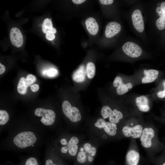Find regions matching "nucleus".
<instances>
[{
	"label": "nucleus",
	"instance_id": "nucleus-1",
	"mask_svg": "<svg viewBox=\"0 0 165 165\" xmlns=\"http://www.w3.org/2000/svg\"><path fill=\"white\" fill-rule=\"evenodd\" d=\"M97 152L96 147L90 143H84L79 147L76 155L77 162L81 164L92 162Z\"/></svg>",
	"mask_w": 165,
	"mask_h": 165
},
{
	"label": "nucleus",
	"instance_id": "nucleus-2",
	"mask_svg": "<svg viewBox=\"0 0 165 165\" xmlns=\"http://www.w3.org/2000/svg\"><path fill=\"white\" fill-rule=\"evenodd\" d=\"M37 138L34 134L31 131H24L20 133L14 138V144L19 148H24L29 147L35 143Z\"/></svg>",
	"mask_w": 165,
	"mask_h": 165
},
{
	"label": "nucleus",
	"instance_id": "nucleus-3",
	"mask_svg": "<svg viewBox=\"0 0 165 165\" xmlns=\"http://www.w3.org/2000/svg\"><path fill=\"white\" fill-rule=\"evenodd\" d=\"M35 114L38 116H42L40 121L45 125L49 126L53 124L55 120V114L53 111L50 109L37 108L35 110Z\"/></svg>",
	"mask_w": 165,
	"mask_h": 165
},
{
	"label": "nucleus",
	"instance_id": "nucleus-4",
	"mask_svg": "<svg viewBox=\"0 0 165 165\" xmlns=\"http://www.w3.org/2000/svg\"><path fill=\"white\" fill-rule=\"evenodd\" d=\"M95 127L104 131L108 135L115 136L117 132V127L116 124L106 121L102 118L97 119L94 123Z\"/></svg>",
	"mask_w": 165,
	"mask_h": 165
},
{
	"label": "nucleus",
	"instance_id": "nucleus-5",
	"mask_svg": "<svg viewBox=\"0 0 165 165\" xmlns=\"http://www.w3.org/2000/svg\"><path fill=\"white\" fill-rule=\"evenodd\" d=\"M122 49L127 55L133 58L139 57L142 53L141 48L138 45L132 42L125 43L122 46Z\"/></svg>",
	"mask_w": 165,
	"mask_h": 165
},
{
	"label": "nucleus",
	"instance_id": "nucleus-6",
	"mask_svg": "<svg viewBox=\"0 0 165 165\" xmlns=\"http://www.w3.org/2000/svg\"><path fill=\"white\" fill-rule=\"evenodd\" d=\"M155 134L154 130L151 127H145L143 129L140 137L142 145L146 148L151 147L152 145V140L154 137Z\"/></svg>",
	"mask_w": 165,
	"mask_h": 165
},
{
	"label": "nucleus",
	"instance_id": "nucleus-7",
	"mask_svg": "<svg viewBox=\"0 0 165 165\" xmlns=\"http://www.w3.org/2000/svg\"><path fill=\"white\" fill-rule=\"evenodd\" d=\"M143 130L142 126L138 124L132 127L125 126L123 128L122 132L126 137L137 138L140 137Z\"/></svg>",
	"mask_w": 165,
	"mask_h": 165
},
{
	"label": "nucleus",
	"instance_id": "nucleus-8",
	"mask_svg": "<svg viewBox=\"0 0 165 165\" xmlns=\"http://www.w3.org/2000/svg\"><path fill=\"white\" fill-rule=\"evenodd\" d=\"M131 17L135 29L140 32H142L144 29V24L141 11L138 9L135 10L132 13Z\"/></svg>",
	"mask_w": 165,
	"mask_h": 165
},
{
	"label": "nucleus",
	"instance_id": "nucleus-9",
	"mask_svg": "<svg viewBox=\"0 0 165 165\" xmlns=\"http://www.w3.org/2000/svg\"><path fill=\"white\" fill-rule=\"evenodd\" d=\"M10 38L12 44L15 46H21L23 42V37L20 30L17 28H12L10 32Z\"/></svg>",
	"mask_w": 165,
	"mask_h": 165
},
{
	"label": "nucleus",
	"instance_id": "nucleus-10",
	"mask_svg": "<svg viewBox=\"0 0 165 165\" xmlns=\"http://www.w3.org/2000/svg\"><path fill=\"white\" fill-rule=\"evenodd\" d=\"M120 24L116 22L112 21L108 23L106 27L105 34L107 38L113 37L121 31Z\"/></svg>",
	"mask_w": 165,
	"mask_h": 165
},
{
	"label": "nucleus",
	"instance_id": "nucleus-11",
	"mask_svg": "<svg viewBox=\"0 0 165 165\" xmlns=\"http://www.w3.org/2000/svg\"><path fill=\"white\" fill-rule=\"evenodd\" d=\"M140 156L138 152L134 150H130L127 153L126 159L128 165H138Z\"/></svg>",
	"mask_w": 165,
	"mask_h": 165
},
{
	"label": "nucleus",
	"instance_id": "nucleus-12",
	"mask_svg": "<svg viewBox=\"0 0 165 165\" xmlns=\"http://www.w3.org/2000/svg\"><path fill=\"white\" fill-rule=\"evenodd\" d=\"M145 76L141 80L143 83H151L154 81L158 77L159 72L155 69L145 70L143 71Z\"/></svg>",
	"mask_w": 165,
	"mask_h": 165
},
{
	"label": "nucleus",
	"instance_id": "nucleus-13",
	"mask_svg": "<svg viewBox=\"0 0 165 165\" xmlns=\"http://www.w3.org/2000/svg\"><path fill=\"white\" fill-rule=\"evenodd\" d=\"M85 24L87 29L90 35H96L98 30L99 26L94 18H88L86 20Z\"/></svg>",
	"mask_w": 165,
	"mask_h": 165
},
{
	"label": "nucleus",
	"instance_id": "nucleus-14",
	"mask_svg": "<svg viewBox=\"0 0 165 165\" xmlns=\"http://www.w3.org/2000/svg\"><path fill=\"white\" fill-rule=\"evenodd\" d=\"M135 101L138 108L141 111L147 112L149 110L148 100L146 97L141 96L138 97Z\"/></svg>",
	"mask_w": 165,
	"mask_h": 165
},
{
	"label": "nucleus",
	"instance_id": "nucleus-15",
	"mask_svg": "<svg viewBox=\"0 0 165 165\" xmlns=\"http://www.w3.org/2000/svg\"><path fill=\"white\" fill-rule=\"evenodd\" d=\"M86 72L84 65H81L73 73L72 79L74 81L78 82H83L85 79Z\"/></svg>",
	"mask_w": 165,
	"mask_h": 165
},
{
	"label": "nucleus",
	"instance_id": "nucleus-16",
	"mask_svg": "<svg viewBox=\"0 0 165 165\" xmlns=\"http://www.w3.org/2000/svg\"><path fill=\"white\" fill-rule=\"evenodd\" d=\"M42 30L43 32L45 34L48 32L55 34L57 32L56 29L53 27L51 20L48 18H46L44 20L42 25Z\"/></svg>",
	"mask_w": 165,
	"mask_h": 165
},
{
	"label": "nucleus",
	"instance_id": "nucleus-17",
	"mask_svg": "<svg viewBox=\"0 0 165 165\" xmlns=\"http://www.w3.org/2000/svg\"><path fill=\"white\" fill-rule=\"evenodd\" d=\"M82 116L80 111L77 107L72 106L69 119L72 122L74 123L80 121Z\"/></svg>",
	"mask_w": 165,
	"mask_h": 165
},
{
	"label": "nucleus",
	"instance_id": "nucleus-18",
	"mask_svg": "<svg viewBox=\"0 0 165 165\" xmlns=\"http://www.w3.org/2000/svg\"><path fill=\"white\" fill-rule=\"evenodd\" d=\"M122 113L117 109H115L112 111L108 118L109 122L116 124L118 123L120 120L122 119Z\"/></svg>",
	"mask_w": 165,
	"mask_h": 165
},
{
	"label": "nucleus",
	"instance_id": "nucleus-19",
	"mask_svg": "<svg viewBox=\"0 0 165 165\" xmlns=\"http://www.w3.org/2000/svg\"><path fill=\"white\" fill-rule=\"evenodd\" d=\"M28 87L26 83V78L22 77L20 78L18 84V92L21 94H24L26 93Z\"/></svg>",
	"mask_w": 165,
	"mask_h": 165
},
{
	"label": "nucleus",
	"instance_id": "nucleus-20",
	"mask_svg": "<svg viewBox=\"0 0 165 165\" xmlns=\"http://www.w3.org/2000/svg\"><path fill=\"white\" fill-rule=\"evenodd\" d=\"M86 72L89 79H92L94 77L95 73V66L93 63L89 62L87 64Z\"/></svg>",
	"mask_w": 165,
	"mask_h": 165
},
{
	"label": "nucleus",
	"instance_id": "nucleus-21",
	"mask_svg": "<svg viewBox=\"0 0 165 165\" xmlns=\"http://www.w3.org/2000/svg\"><path fill=\"white\" fill-rule=\"evenodd\" d=\"M72 106L70 103L67 101H64L62 103V108L63 112L66 116L69 118Z\"/></svg>",
	"mask_w": 165,
	"mask_h": 165
},
{
	"label": "nucleus",
	"instance_id": "nucleus-22",
	"mask_svg": "<svg viewBox=\"0 0 165 165\" xmlns=\"http://www.w3.org/2000/svg\"><path fill=\"white\" fill-rule=\"evenodd\" d=\"M112 111L108 106H103L101 110V114L103 118L105 119L108 118Z\"/></svg>",
	"mask_w": 165,
	"mask_h": 165
},
{
	"label": "nucleus",
	"instance_id": "nucleus-23",
	"mask_svg": "<svg viewBox=\"0 0 165 165\" xmlns=\"http://www.w3.org/2000/svg\"><path fill=\"white\" fill-rule=\"evenodd\" d=\"M9 116L8 112L4 110H0V124L4 125L9 121Z\"/></svg>",
	"mask_w": 165,
	"mask_h": 165
},
{
	"label": "nucleus",
	"instance_id": "nucleus-24",
	"mask_svg": "<svg viewBox=\"0 0 165 165\" xmlns=\"http://www.w3.org/2000/svg\"><path fill=\"white\" fill-rule=\"evenodd\" d=\"M157 28L160 30H163L165 28V17H160L156 21Z\"/></svg>",
	"mask_w": 165,
	"mask_h": 165
},
{
	"label": "nucleus",
	"instance_id": "nucleus-25",
	"mask_svg": "<svg viewBox=\"0 0 165 165\" xmlns=\"http://www.w3.org/2000/svg\"><path fill=\"white\" fill-rule=\"evenodd\" d=\"M129 90V89L127 86L126 84H123L117 87L116 92L118 94L121 95L127 93Z\"/></svg>",
	"mask_w": 165,
	"mask_h": 165
},
{
	"label": "nucleus",
	"instance_id": "nucleus-26",
	"mask_svg": "<svg viewBox=\"0 0 165 165\" xmlns=\"http://www.w3.org/2000/svg\"><path fill=\"white\" fill-rule=\"evenodd\" d=\"M36 80V77L31 74H28L26 78L27 85L28 86L33 83Z\"/></svg>",
	"mask_w": 165,
	"mask_h": 165
},
{
	"label": "nucleus",
	"instance_id": "nucleus-27",
	"mask_svg": "<svg viewBox=\"0 0 165 165\" xmlns=\"http://www.w3.org/2000/svg\"><path fill=\"white\" fill-rule=\"evenodd\" d=\"M58 73L57 70L55 68H51L46 71V74L49 77H53L56 76Z\"/></svg>",
	"mask_w": 165,
	"mask_h": 165
},
{
	"label": "nucleus",
	"instance_id": "nucleus-28",
	"mask_svg": "<svg viewBox=\"0 0 165 165\" xmlns=\"http://www.w3.org/2000/svg\"><path fill=\"white\" fill-rule=\"evenodd\" d=\"M24 165H38V164L36 159L31 157L27 160Z\"/></svg>",
	"mask_w": 165,
	"mask_h": 165
},
{
	"label": "nucleus",
	"instance_id": "nucleus-29",
	"mask_svg": "<svg viewBox=\"0 0 165 165\" xmlns=\"http://www.w3.org/2000/svg\"><path fill=\"white\" fill-rule=\"evenodd\" d=\"M123 84L122 79L119 76L116 77L113 82V85L115 87H118Z\"/></svg>",
	"mask_w": 165,
	"mask_h": 165
},
{
	"label": "nucleus",
	"instance_id": "nucleus-30",
	"mask_svg": "<svg viewBox=\"0 0 165 165\" xmlns=\"http://www.w3.org/2000/svg\"><path fill=\"white\" fill-rule=\"evenodd\" d=\"M164 89L163 90L159 91L157 94V97L160 98L165 97V80L163 82Z\"/></svg>",
	"mask_w": 165,
	"mask_h": 165
},
{
	"label": "nucleus",
	"instance_id": "nucleus-31",
	"mask_svg": "<svg viewBox=\"0 0 165 165\" xmlns=\"http://www.w3.org/2000/svg\"><path fill=\"white\" fill-rule=\"evenodd\" d=\"M46 38L49 41L53 40L55 37L54 34L51 32H48L46 34Z\"/></svg>",
	"mask_w": 165,
	"mask_h": 165
},
{
	"label": "nucleus",
	"instance_id": "nucleus-32",
	"mask_svg": "<svg viewBox=\"0 0 165 165\" xmlns=\"http://www.w3.org/2000/svg\"><path fill=\"white\" fill-rule=\"evenodd\" d=\"M156 11L157 13L160 17H165V13L163 12L160 7H157L156 9Z\"/></svg>",
	"mask_w": 165,
	"mask_h": 165
},
{
	"label": "nucleus",
	"instance_id": "nucleus-33",
	"mask_svg": "<svg viewBox=\"0 0 165 165\" xmlns=\"http://www.w3.org/2000/svg\"><path fill=\"white\" fill-rule=\"evenodd\" d=\"M99 2L103 5H108L112 4L114 1L113 0H100Z\"/></svg>",
	"mask_w": 165,
	"mask_h": 165
},
{
	"label": "nucleus",
	"instance_id": "nucleus-34",
	"mask_svg": "<svg viewBox=\"0 0 165 165\" xmlns=\"http://www.w3.org/2000/svg\"><path fill=\"white\" fill-rule=\"evenodd\" d=\"M31 89L33 92H36L39 89V86L37 84H34L31 86Z\"/></svg>",
	"mask_w": 165,
	"mask_h": 165
},
{
	"label": "nucleus",
	"instance_id": "nucleus-35",
	"mask_svg": "<svg viewBox=\"0 0 165 165\" xmlns=\"http://www.w3.org/2000/svg\"><path fill=\"white\" fill-rule=\"evenodd\" d=\"M61 144L64 146H66L68 143V141L65 138H63L60 140Z\"/></svg>",
	"mask_w": 165,
	"mask_h": 165
},
{
	"label": "nucleus",
	"instance_id": "nucleus-36",
	"mask_svg": "<svg viewBox=\"0 0 165 165\" xmlns=\"http://www.w3.org/2000/svg\"><path fill=\"white\" fill-rule=\"evenodd\" d=\"M5 67L1 63H0V74L3 73L5 71Z\"/></svg>",
	"mask_w": 165,
	"mask_h": 165
},
{
	"label": "nucleus",
	"instance_id": "nucleus-37",
	"mask_svg": "<svg viewBox=\"0 0 165 165\" xmlns=\"http://www.w3.org/2000/svg\"><path fill=\"white\" fill-rule=\"evenodd\" d=\"M45 165H58L54 164L53 161L50 159L47 160L45 162Z\"/></svg>",
	"mask_w": 165,
	"mask_h": 165
},
{
	"label": "nucleus",
	"instance_id": "nucleus-38",
	"mask_svg": "<svg viewBox=\"0 0 165 165\" xmlns=\"http://www.w3.org/2000/svg\"><path fill=\"white\" fill-rule=\"evenodd\" d=\"M86 0H72V2L75 4H81L84 2Z\"/></svg>",
	"mask_w": 165,
	"mask_h": 165
},
{
	"label": "nucleus",
	"instance_id": "nucleus-39",
	"mask_svg": "<svg viewBox=\"0 0 165 165\" xmlns=\"http://www.w3.org/2000/svg\"><path fill=\"white\" fill-rule=\"evenodd\" d=\"M160 7L163 12L165 13V2H163L161 4Z\"/></svg>",
	"mask_w": 165,
	"mask_h": 165
},
{
	"label": "nucleus",
	"instance_id": "nucleus-40",
	"mask_svg": "<svg viewBox=\"0 0 165 165\" xmlns=\"http://www.w3.org/2000/svg\"><path fill=\"white\" fill-rule=\"evenodd\" d=\"M126 85L129 89H131L133 87V85L130 82L127 83Z\"/></svg>",
	"mask_w": 165,
	"mask_h": 165
},
{
	"label": "nucleus",
	"instance_id": "nucleus-41",
	"mask_svg": "<svg viewBox=\"0 0 165 165\" xmlns=\"http://www.w3.org/2000/svg\"><path fill=\"white\" fill-rule=\"evenodd\" d=\"M162 165H165V162Z\"/></svg>",
	"mask_w": 165,
	"mask_h": 165
},
{
	"label": "nucleus",
	"instance_id": "nucleus-42",
	"mask_svg": "<svg viewBox=\"0 0 165 165\" xmlns=\"http://www.w3.org/2000/svg\"><path fill=\"white\" fill-rule=\"evenodd\" d=\"M32 146H34V145H32Z\"/></svg>",
	"mask_w": 165,
	"mask_h": 165
}]
</instances>
